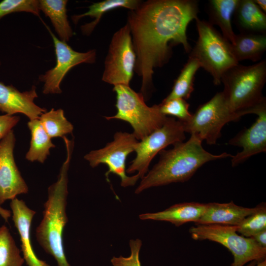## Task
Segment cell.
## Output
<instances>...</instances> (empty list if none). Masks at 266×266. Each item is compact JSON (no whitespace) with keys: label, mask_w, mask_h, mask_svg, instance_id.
I'll list each match as a JSON object with an SVG mask.
<instances>
[{"label":"cell","mask_w":266,"mask_h":266,"mask_svg":"<svg viewBox=\"0 0 266 266\" xmlns=\"http://www.w3.org/2000/svg\"><path fill=\"white\" fill-rule=\"evenodd\" d=\"M199 12L195 0H149L128 14V22L136 55L134 70L141 77L144 98L153 87L154 69L168 62L172 47L181 44L191 51L187 29Z\"/></svg>","instance_id":"obj_1"},{"label":"cell","mask_w":266,"mask_h":266,"mask_svg":"<svg viewBox=\"0 0 266 266\" xmlns=\"http://www.w3.org/2000/svg\"><path fill=\"white\" fill-rule=\"evenodd\" d=\"M202 141L191 134L187 141L176 143L172 148L162 150L158 162L141 179L135 193L138 194L152 187L187 181L205 163L232 158L226 152L219 155L208 152L203 148Z\"/></svg>","instance_id":"obj_2"},{"label":"cell","mask_w":266,"mask_h":266,"mask_svg":"<svg viewBox=\"0 0 266 266\" xmlns=\"http://www.w3.org/2000/svg\"><path fill=\"white\" fill-rule=\"evenodd\" d=\"M67 156L57 180L48 189V198L44 204L43 218L36 229L37 241L47 254L56 260L58 266H71L65 254L63 233L68 222L66 212L68 195L67 171L71 159L72 142L64 138Z\"/></svg>","instance_id":"obj_3"},{"label":"cell","mask_w":266,"mask_h":266,"mask_svg":"<svg viewBox=\"0 0 266 266\" xmlns=\"http://www.w3.org/2000/svg\"><path fill=\"white\" fill-rule=\"evenodd\" d=\"M266 81V60L250 65L239 64L223 75L222 91L231 110L241 117L265 100L262 90Z\"/></svg>","instance_id":"obj_4"},{"label":"cell","mask_w":266,"mask_h":266,"mask_svg":"<svg viewBox=\"0 0 266 266\" xmlns=\"http://www.w3.org/2000/svg\"><path fill=\"white\" fill-rule=\"evenodd\" d=\"M195 20L198 38L189 57L197 59L201 67L211 75L214 84L219 85L224 74L239 63L231 43L212 24L199 18Z\"/></svg>","instance_id":"obj_5"},{"label":"cell","mask_w":266,"mask_h":266,"mask_svg":"<svg viewBox=\"0 0 266 266\" xmlns=\"http://www.w3.org/2000/svg\"><path fill=\"white\" fill-rule=\"evenodd\" d=\"M113 91L116 96L117 112L113 116L105 117L106 120L119 119L128 122L138 141L163 125L167 116L161 113L159 104L148 106L143 95L130 86H114Z\"/></svg>","instance_id":"obj_6"},{"label":"cell","mask_w":266,"mask_h":266,"mask_svg":"<svg viewBox=\"0 0 266 266\" xmlns=\"http://www.w3.org/2000/svg\"><path fill=\"white\" fill-rule=\"evenodd\" d=\"M189 232L195 240H208L227 248L233 256L231 266H244L252 261L266 260V248L251 237L238 234L236 226L196 225L190 228Z\"/></svg>","instance_id":"obj_7"},{"label":"cell","mask_w":266,"mask_h":266,"mask_svg":"<svg viewBox=\"0 0 266 266\" xmlns=\"http://www.w3.org/2000/svg\"><path fill=\"white\" fill-rule=\"evenodd\" d=\"M240 117L231 110L223 92H220L199 106L191 118L182 123L185 133L197 136L209 145H213L221 136L224 125L237 121Z\"/></svg>","instance_id":"obj_8"},{"label":"cell","mask_w":266,"mask_h":266,"mask_svg":"<svg viewBox=\"0 0 266 266\" xmlns=\"http://www.w3.org/2000/svg\"><path fill=\"white\" fill-rule=\"evenodd\" d=\"M185 132L182 122L172 117H167L163 125L156 130L136 145L135 158L126 169V173L135 174L138 180L148 172L149 165L162 150L170 145L183 142Z\"/></svg>","instance_id":"obj_9"},{"label":"cell","mask_w":266,"mask_h":266,"mask_svg":"<svg viewBox=\"0 0 266 266\" xmlns=\"http://www.w3.org/2000/svg\"><path fill=\"white\" fill-rule=\"evenodd\" d=\"M135 62L131 31L127 23L113 35L104 61L102 80L113 86H130Z\"/></svg>","instance_id":"obj_10"},{"label":"cell","mask_w":266,"mask_h":266,"mask_svg":"<svg viewBox=\"0 0 266 266\" xmlns=\"http://www.w3.org/2000/svg\"><path fill=\"white\" fill-rule=\"evenodd\" d=\"M139 141L132 133L118 132L113 140L100 149L92 150L86 154L84 159L92 167L100 164L106 165L108 170L105 175L107 178L110 173L118 176L121 179V186L123 187L133 186L138 180L134 175L126 174V162L128 155L135 151Z\"/></svg>","instance_id":"obj_11"},{"label":"cell","mask_w":266,"mask_h":266,"mask_svg":"<svg viewBox=\"0 0 266 266\" xmlns=\"http://www.w3.org/2000/svg\"><path fill=\"white\" fill-rule=\"evenodd\" d=\"M54 45L56 56L55 66L48 70L44 74L40 76L39 79L44 83L43 93L60 94L61 83L68 71L73 67L82 63L92 64L96 58V50L86 52H79L74 50L66 42L57 38L46 26Z\"/></svg>","instance_id":"obj_12"},{"label":"cell","mask_w":266,"mask_h":266,"mask_svg":"<svg viewBox=\"0 0 266 266\" xmlns=\"http://www.w3.org/2000/svg\"><path fill=\"white\" fill-rule=\"evenodd\" d=\"M15 142L13 130L0 140V205L28 192L27 185L14 160Z\"/></svg>","instance_id":"obj_13"},{"label":"cell","mask_w":266,"mask_h":266,"mask_svg":"<svg viewBox=\"0 0 266 266\" xmlns=\"http://www.w3.org/2000/svg\"><path fill=\"white\" fill-rule=\"evenodd\" d=\"M251 114L258 116L255 122L228 142L230 145L242 148L241 152L232 156V166H237L254 155L266 151V100L254 107Z\"/></svg>","instance_id":"obj_14"},{"label":"cell","mask_w":266,"mask_h":266,"mask_svg":"<svg viewBox=\"0 0 266 266\" xmlns=\"http://www.w3.org/2000/svg\"><path fill=\"white\" fill-rule=\"evenodd\" d=\"M37 97L34 86L30 91L21 92L12 85H5L0 82V111L6 114L22 113L30 120L39 119L46 109L34 102Z\"/></svg>","instance_id":"obj_15"},{"label":"cell","mask_w":266,"mask_h":266,"mask_svg":"<svg viewBox=\"0 0 266 266\" xmlns=\"http://www.w3.org/2000/svg\"><path fill=\"white\" fill-rule=\"evenodd\" d=\"M11 200L12 220L20 235L24 261L28 266H50L37 257L32 245L31 225L36 212L30 208L22 200L16 198Z\"/></svg>","instance_id":"obj_16"},{"label":"cell","mask_w":266,"mask_h":266,"mask_svg":"<svg viewBox=\"0 0 266 266\" xmlns=\"http://www.w3.org/2000/svg\"><path fill=\"white\" fill-rule=\"evenodd\" d=\"M203 214L195 225L216 224L237 226L246 217L254 213L257 206L247 208L228 203L210 202L206 203Z\"/></svg>","instance_id":"obj_17"},{"label":"cell","mask_w":266,"mask_h":266,"mask_svg":"<svg viewBox=\"0 0 266 266\" xmlns=\"http://www.w3.org/2000/svg\"><path fill=\"white\" fill-rule=\"evenodd\" d=\"M206 203L186 202L174 204L164 210L140 214L142 220L168 222L178 227L188 222L197 223L206 208Z\"/></svg>","instance_id":"obj_18"},{"label":"cell","mask_w":266,"mask_h":266,"mask_svg":"<svg viewBox=\"0 0 266 266\" xmlns=\"http://www.w3.org/2000/svg\"><path fill=\"white\" fill-rule=\"evenodd\" d=\"M233 15L241 33H266V13L254 0H239Z\"/></svg>","instance_id":"obj_19"},{"label":"cell","mask_w":266,"mask_h":266,"mask_svg":"<svg viewBox=\"0 0 266 266\" xmlns=\"http://www.w3.org/2000/svg\"><path fill=\"white\" fill-rule=\"evenodd\" d=\"M231 47L238 63L244 60L257 62L266 50V34L240 33L236 34Z\"/></svg>","instance_id":"obj_20"},{"label":"cell","mask_w":266,"mask_h":266,"mask_svg":"<svg viewBox=\"0 0 266 266\" xmlns=\"http://www.w3.org/2000/svg\"><path fill=\"white\" fill-rule=\"evenodd\" d=\"M238 1L239 0H210L208 1V22L213 26H218L222 35L231 44L234 42L236 35L233 29L232 19Z\"/></svg>","instance_id":"obj_21"},{"label":"cell","mask_w":266,"mask_h":266,"mask_svg":"<svg viewBox=\"0 0 266 266\" xmlns=\"http://www.w3.org/2000/svg\"><path fill=\"white\" fill-rule=\"evenodd\" d=\"M141 3V1L139 0H104L94 2L88 7L89 9L87 12L73 15L72 16V20L74 23H77L80 19L85 16L94 18L93 21L81 27L82 33L85 35H89L105 13L120 7L127 8L130 11L136 9Z\"/></svg>","instance_id":"obj_22"},{"label":"cell","mask_w":266,"mask_h":266,"mask_svg":"<svg viewBox=\"0 0 266 266\" xmlns=\"http://www.w3.org/2000/svg\"><path fill=\"white\" fill-rule=\"evenodd\" d=\"M39 9L48 17L61 40L66 42L73 35L67 20L66 0H40Z\"/></svg>","instance_id":"obj_23"},{"label":"cell","mask_w":266,"mask_h":266,"mask_svg":"<svg viewBox=\"0 0 266 266\" xmlns=\"http://www.w3.org/2000/svg\"><path fill=\"white\" fill-rule=\"evenodd\" d=\"M28 126L31 131V140L26 158L29 161L43 163L50 154V150L55 146L46 133L39 119L30 120Z\"/></svg>","instance_id":"obj_24"},{"label":"cell","mask_w":266,"mask_h":266,"mask_svg":"<svg viewBox=\"0 0 266 266\" xmlns=\"http://www.w3.org/2000/svg\"><path fill=\"white\" fill-rule=\"evenodd\" d=\"M200 67L201 66L198 60L195 58L189 57L175 80L171 92L163 100L178 98L185 100L189 99L194 91L196 73Z\"/></svg>","instance_id":"obj_25"},{"label":"cell","mask_w":266,"mask_h":266,"mask_svg":"<svg viewBox=\"0 0 266 266\" xmlns=\"http://www.w3.org/2000/svg\"><path fill=\"white\" fill-rule=\"evenodd\" d=\"M39 120L51 138L63 137L73 130V125L66 119L62 109L52 108L48 112L46 111L39 117Z\"/></svg>","instance_id":"obj_26"},{"label":"cell","mask_w":266,"mask_h":266,"mask_svg":"<svg viewBox=\"0 0 266 266\" xmlns=\"http://www.w3.org/2000/svg\"><path fill=\"white\" fill-rule=\"evenodd\" d=\"M9 229L0 227V266H23L25 261Z\"/></svg>","instance_id":"obj_27"},{"label":"cell","mask_w":266,"mask_h":266,"mask_svg":"<svg viewBox=\"0 0 266 266\" xmlns=\"http://www.w3.org/2000/svg\"><path fill=\"white\" fill-rule=\"evenodd\" d=\"M266 229V206L262 203L257 206L256 210L245 218L236 226L237 232L241 235L251 237Z\"/></svg>","instance_id":"obj_28"},{"label":"cell","mask_w":266,"mask_h":266,"mask_svg":"<svg viewBox=\"0 0 266 266\" xmlns=\"http://www.w3.org/2000/svg\"><path fill=\"white\" fill-rule=\"evenodd\" d=\"M161 113L164 115L176 117L177 120L185 122L189 120L192 114L189 111L190 104L182 98L164 101L159 104Z\"/></svg>","instance_id":"obj_29"},{"label":"cell","mask_w":266,"mask_h":266,"mask_svg":"<svg viewBox=\"0 0 266 266\" xmlns=\"http://www.w3.org/2000/svg\"><path fill=\"white\" fill-rule=\"evenodd\" d=\"M39 11L37 0H4L0 2V19L16 12H30L39 16Z\"/></svg>","instance_id":"obj_30"},{"label":"cell","mask_w":266,"mask_h":266,"mask_svg":"<svg viewBox=\"0 0 266 266\" xmlns=\"http://www.w3.org/2000/svg\"><path fill=\"white\" fill-rule=\"evenodd\" d=\"M131 254L128 257L114 256L110 262L113 266H141L139 260V253L142 241L138 238L131 239L129 241Z\"/></svg>","instance_id":"obj_31"},{"label":"cell","mask_w":266,"mask_h":266,"mask_svg":"<svg viewBox=\"0 0 266 266\" xmlns=\"http://www.w3.org/2000/svg\"><path fill=\"white\" fill-rule=\"evenodd\" d=\"M19 117L4 114L0 115V140L3 138L18 123Z\"/></svg>","instance_id":"obj_32"},{"label":"cell","mask_w":266,"mask_h":266,"mask_svg":"<svg viewBox=\"0 0 266 266\" xmlns=\"http://www.w3.org/2000/svg\"><path fill=\"white\" fill-rule=\"evenodd\" d=\"M251 237L259 245L266 248V229L259 232Z\"/></svg>","instance_id":"obj_33"},{"label":"cell","mask_w":266,"mask_h":266,"mask_svg":"<svg viewBox=\"0 0 266 266\" xmlns=\"http://www.w3.org/2000/svg\"><path fill=\"white\" fill-rule=\"evenodd\" d=\"M11 211L4 209L0 205V215L6 222H7L11 216Z\"/></svg>","instance_id":"obj_34"},{"label":"cell","mask_w":266,"mask_h":266,"mask_svg":"<svg viewBox=\"0 0 266 266\" xmlns=\"http://www.w3.org/2000/svg\"><path fill=\"white\" fill-rule=\"evenodd\" d=\"M258 6L266 13V0H254Z\"/></svg>","instance_id":"obj_35"},{"label":"cell","mask_w":266,"mask_h":266,"mask_svg":"<svg viewBox=\"0 0 266 266\" xmlns=\"http://www.w3.org/2000/svg\"><path fill=\"white\" fill-rule=\"evenodd\" d=\"M256 266H266V260L257 262Z\"/></svg>","instance_id":"obj_36"},{"label":"cell","mask_w":266,"mask_h":266,"mask_svg":"<svg viewBox=\"0 0 266 266\" xmlns=\"http://www.w3.org/2000/svg\"><path fill=\"white\" fill-rule=\"evenodd\" d=\"M257 264L256 261H252L250 263L247 265L246 266H256Z\"/></svg>","instance_id":"obj_37"}]
</instances>
